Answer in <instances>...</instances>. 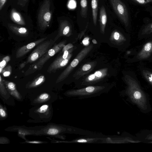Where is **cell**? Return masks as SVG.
I'll return each mask as SVG.
<instances>
[{"mask_svg": "<svg viewBox=\"0 0 152 152\" xmlns=\"http://www.w3.org/2000/svg\"><path fill=\"white\" fill-rule=\"evenodd\" d=\"M107 21V16L104 6L101 7L99 12V23L101 33L104 34Z\"/></svg>", "mask_w": 152, "mask_h": 152, "instance_id": "5bb4252c", "label": "cell"}, {"mask_svg": "<svg viewBox=\"0 0 152 152\" xmlns=\"http://www.w3.org/2000/svg\"><path fill=\"white\" fill-rule=\"evenodd\" d=\"M48 108V106L47 105H44L40 108L39 110L40 112L43 113L45 112Z\"/></svg>", "mask_w": 152, "mask_h": 152, "instance_id": "83f0119b", "label": "cell"}, {"mask_svg": "<svg viewBox=\"0 0 152 152\" xmlns=\"http://www.w3.org/2000/svg\"><path fill=\"white\" fill-rule=\"evenodd\" d=\"M0 115L2 117H5L6 115V113L5 111L3 109L1 108L0 109Z\"/></svg>", "mask_w": 152, "mask_h": 152, "instance_id": "4dcf8cb0", "label": "cell"}, {"mask_svg": "<svg viewBox=\"0 0 152 152\" xmlns=\"http://www.w3.org/2000/svg\"><path fill=\"white\" fill-rule=\"evenodd\" d=\"M45 80V77L43 75H41L37 77L32 81L30 84V87L37 86L43 83Z\"/></svg>", "mask_w": 152, "mask_h": 152, "instance_id": "ac0fdd59", "label": "cell"}, {"mask_svg": "<svg viewBox=\"0 0 152 152\" xmlns=\"http://www.w3.org/2000/svg\"><path fill=\"white\" fill-rule=\"evenodd\" d=\"M49 95L47 93H44L41 95L39 98V99L42 100H45L47 99Z\"/></svg>", "mask_w": 152, "mask_h": 152, "instance_id": "4316f807", "label": "cell"}, {"mask_svg": "<svg viewBox=\"0 0 152 152\" xmlns=\"http://www.w3.org/2000/svg\"><path fill=\"white\" fill-rule=\"evenodd\" d=\"M55 42L54 40L50 39L44 41L37 45L27 60L20 64L19 69H22L28 64L32 63L39 60L51 48Z\"/></svg>", "mask_w": 152, "mask_h": 152, "instance_id": "3957f363", "label": "cell"}, {"mask_svg": "<svg viewBox=\"0 0 152 152\" xmlns=\"http://www.w3.org/2000/svg\"><path fill=\"white\" fill-rule=\"evenodd\" d=\"M122 36L121 33L117 30L114 31L111 33V39L114 41H117L120 40Z\"/></svg>", "mask_w": 152, "mask_h": 152, "instance_id": "7402d4cb", "label": "cell"}, {"mask_svg": "<svg viewBox=\"0 0 152 152\" xmlns=\"http://www.w3.org/2000/svg\"><path fill=\"white\" fill-rule=\"evenodd\" d=\"M145 30L147 32H152V23L148 24L145 28Z\"/></svg>", "mask_w": 152, "mask_h": 152, "instance_id": "f1b7e54d", "label": "cell"}, {"mask_svg": "<svg viewBox=\"0 0 152 152\" xmlns=\"http://www.w3.org/2000/svg\"><path fill=\"white\" fill-rule=\"evenodd\" d=\"M108 69L106 68L97 70L77 82L75 87L80 88L89 86L101 84L99 83L108 75Z\"/></svg>", "mask_w": 152, "mask_h": 152, "instance_id": "277c9868", "label": "cell"}, {"mask_svg": "<svg viewBox=\"0 0 152 152\" xmlns=\"http://www.w3.org/2000/svg\"><path fill=\"white\" fill-rule=\"evenodd\" d=\"M93 47L91 44L86 47L79 53L69 65L61 73L57 78L56 83L61 82L66 78L73 69L90 52Z\"/></svg>", "mask_w": 152, "mask_h": 152, "instance_id": "5b68a950", "label": "cell"}, {"mask_svg": "<svg viewBox=\"0 0 152 152\" xmlns=\"http://www.w3.org/2000/svg\"><path fill=\"white\" fill-rule=\"evenodd\" d=\"M66 40L62 41L55 45L52 48L40 58L37 61L30 65L25 72V76L34 73L37 70L41 69L45 63L52 57L53 56L62 49L65 45Z\"/></svg>", "mask_w": 152, "mask_h": 152, "instance_id": "7a4b0ae2", "label": "cell"}, {"mask_svg": "<svg viewBox=\"0 0 152 152\" xmlns=\"http://www.w3.org/2000/svg\"><path fill=\"white\" fill-rule=\"evenodd\" d=\"M50 7V0H45L39 10L38 16L39 25L42 29H45L49 26L52 17Z\"/></svg>", "mask_w": 152, "mask_h": 152, "instance_id": "8992f818", "label": "cell"}, {"mask_svg": "<svg viewBox=\"0 0 152 152\" xmlns=\"http://www.w3.org/2000/svg\"><path fill=\"white\" fill-rule=\"evenodd\" d=\"M146 78L149 82L152 84V73H150V74H147Z\"/></svg>", "mask_w": 152, "mask_h": 152, "instance_id": "f546056e", "label": "cell"}, {"mask_svg": "<svg viewBox=\"0 0 152 152\" xmlns=\"http://www.w3.org/2000/svg\"><path fill=\"white\" fill-rule=\"evenodd\" d=\"M11 17L12 19L14 22L22 25H25V23L21 15L15 10H12Z\"/></svg>", "mask_w": 152, "mask_h": 152, "instance_id": "2e32d148", "label": "cell"}, {"mask_svg": "<svg viewBox=\"0 0 152 152\" xmlns=\"http://www.w3.org/2000/svg\"><path fill=\"white\" fill-rule=\"evenodd\" d=\"M96 64V61H91L84 64L77 70L74 74L73 77L75 80H78L80 78L91 71Z\"/></svg>", "mask_w": 152, "mask_h": 152, "instance_id": "8fae6325", "label": "cell"}, {"mask_svg": "<svg viewBox=\"0 0 152 152\" xmlns=\"http://www.w3.org/2000/svg\"><path fill=\"white\" fill-rule=\"evenodd\" d=\"M134 2L141 4H145L152 3V0H132Z\"/></svg>", "mask_w": 152, "mask_h": 152, "instance_id": "cb8c5ba5", "label": "cell"}, {"mask_svg": "<svg viewBox=\"0 0 152 152\" xmlns=\"http://www.w3.org/2000/svg\"><path fill=\"white\" fill-rule=\"evenodd\" d=\"M113 86V84H101L72 89L66 93L69 97L82 99L95 97L108 92Z\"/></svg>", "mask_w": 152, "mask_h": 152, "instance_id": "6da1fadb", "label": "cell"}, {"mask_svg": "<svg viewBox=\"0 0 152 152\" xmlns=\"http://www.w3.org/2000/svg\"><path fill=\"white\" fill-rule=\"evenodd\" d=\"M28 142L31 143H41V142L39 141H31Z\"/></svg>", "mask_w": 152, "mask_h": 152, "instance_id": "836d02e7", "label": "cell"}, {"mask_svg": "<svg viewBox=\"0 0 152 152\" xmlns=\"http://www.w3.org/2000/svg\"><path fill=\"white\" fill-rule=\"evenodd\" d=\"M8 26L12 31L17 35L26 37L28 35V30L25 27L12 24H8Z\"/></svg>", "mask_w": 152, "mask_h": 152, "instance_id": "4fadbf2b", "label": "cell"}, {"mask_svg": "<svg viewBox=\"0 0 152 152\" xmlns=\"http://www.w3.org/2000/svg\"><path fill=\"white\" fill-rule=\"evenodd\" d=\"M152 47V44L150 42H148L145 45L144 49L145 51H148L150 50Z\"/></svg>", "mask_w": 152, "mask_h": 152, "instance_id": "484cf974", "label": "cell"}, {"mask_svg": "<svg viewBox=\"0 0 152 152\" xmlns=\"http://www.w3.org/2000/svg\"><path fill=\"white\" fill-rule=\"evenodd\" d=\"M73 45L71 43H69L65 45L62 48L61 52L63 53L65 51L68 50L70 49L73 48Z\"/></svg>", "mask_w": 152, "mask_h": 152, "instance_id": "d4e9b609", "label": "cell"}, {"mask_svg": "<svg viewBox=\"0 0 152 152\" xmlns=\"http://www.w3.org/2000/svg\"><path fill=\"white\" fill-rule=\"evenodd\" d=\"M3 82L8 90L11 93L16 94L18 92L16 89V85L12 82L5 80L2 79Z\"/></svg>", "mask_w": 152, "mask_h": 152, "instance_id": "d6986e66", "label": "cell"}, {"mask_svg": "<svg viewBox=\"0 0 152 152\" xmlns=\"http://www.w3.org/2000/svg\"><path fill=\"white\" fill-rule=\"evenodd\" d=\"M88 38L87 37H86L83 40V42L85 45H86L88 42Z\"/></svg>", "mask_w": 152, "mask_h": 152, "instance_id": "d6a6232c", "label": "cell"}, {"mask_svg": "<svg viewBox=\"0 0 152 152\" xmlns=\"http://www.w3.org/2000/svg\"><path fill=\"white\" fill-rule=\"evenodd\" d=\"M60 132V130L57 129L51 128L48 130L47 133L49 135H54L58 134Z\"/></svg>", "mask_w": 152, "mask_h": 152, "instance_id": "603a6c76", "label": "cell"}, {"mask_svg": "<svg viewBox=\"0 0 152 152\" xmlns=\"http://www.w3.org/2000/svg\"><path fill=\"white\" fill-rule=\"evenodd\" d=\"M116 15L126 26L129 24V15L127 7L121 0H109Z\"/></svg>", "mask_w": 152, "mask_h": 152, "instance_id": "52a82bcc", "label": "cell"}, {"mask_svg": "<svg viewBox=\"0 0 152 152\" xmlns=\"http://www.w3.org/2000/svg\"><path fill=\"white\" fill-rule=\"evenodd\" d=\"M98 0H91V6L93 22L96 26L97 23L98 10Z\"/></svg>", "mask_w": 152, "mask_h": 152, "instance_id": "9a60e30c", "label": "cell"}, {"mask_svg": "<svg viewBox=\"0 0 152 152\" xmlns=\"http://www.w3.org/2000/svg\"><path fill=\"white\" fill-rule=\"evenodd\" d=\"M47 38V37H45L39 39L20 47L16 52V58H19L23 56L34 47L45 41Z\"/></svg>", "mask_w": 152, "mask_h": 152, "instance_id": "30bf717a", "label": "cell"}, {"mask_svg": "<svg viewBox=\"0 0 152 152\" xmlns=\"http://www.w3.org/2000/svg\"><path fill=\"white\" fill-rule=\"evenodd\" d=\"M12 69L11 66L10 65H7L2 70L0 73L4 77L10 76L12 74Z\"/></svg>", "mask_w": 152, "mask_h": 152, "instance_id": "ffe728a7", "label": "cell"}, {"mask_svg": "<svg viewBox=\"0 0 152 152\" xmlns=\"http://www.w3.org/2000/svg\"><path fill=\"white\" fill-rule=\"evenodd\" d=\"M7 0H0V10L2 8Z\"/></svg>", "mask_w": 152, "mask_h": 152, "instance_id": "1f68e13d", "label": "cell"}, {"mask_svg": "<svg viewBox=\"0 0 152 152\" xmlns=\"http://www.w3.org/2000/svg\"><path fill=\"white\" fill-rule=\"evenodd\" d=\"M107 136L103 137L84 136L77 138L69 142V143H90L106 142Z\"/></svg>", "mask_w": 152, "mask_h": 152, "instance_id": "9c48e42d", "label": "cell"}, {"mask_svg": "<svg viewBox=\"0 0 152 152\" xmlns=\"http://www.w3.org/2000/svg\"><path fill=\"white\" fill-rule=\"evenodd\" d=\"M92 42L94 44H96L97 43L96 41L94 39H93L92 41Z\"/></svg>", "mask_w": 152, "mask_h": 152, "instance_id": "e575fe53", "label": "cell"}, {"mask_svg": "<svg viewBox=\"0 0 152 152\" xmlns=\"http://www.w3.org/2000/svg\"><path fill=\"white\" fill-rule=\"evenodd\" d=\"M72 28L69 22L66 20H63L60 22L58 33L54 39L56 41L61 36L69 37L72 34Z\"/></svg>", "mask_w": 152, "mask_h": 152, "instance_id": "7c38bea8", "label": "cell"}, {"mask_svg": "<svg viewBox=\"0 0 152 152\" xmlns=\"http://www.w3.org/2000/svg\"><path fill=\"white\" fill-rule=\"evenodd\" d=\"M73 48L64 52L61 56L57 57L52 63L48 67L47 72L49 73H54L58 69L66 65L71 58L72 52Z\"/></svg>", "mask_w": 152, "mask_h": 152, "instance_id": "ba28073f", "label": "cell"}, {"mask_svg": "<svg viewBox=\"0 0 152 152\" xmlns=\"http://www.w3.org/2000/svg\"><path fill=\"white\" fill-rule=\"evenodd\" d=\"M10 57L7 56L4 57L0 61V73H1L3 69L6 66L8 62L10 61Z\"/></svg>", "mask_w": 152, "mask_h": 152, "instance_id": "44dd1931", "label": "cell"}, {"mask_svg": "<svg viewBox=\"0 0 152 152\" xmlns=\"http://www.w3.org/2000/svg\"><path fill=\"white\" fill-rule=\"evenodd\" d=\"M81 10L80 14L82 17L86 18L88 12L87 0H80Z\"/></svg>", "mask_w": 152, "mask_h": 152, "instance_id": "e0dca14e", "label": "cell"}]
</instances>
